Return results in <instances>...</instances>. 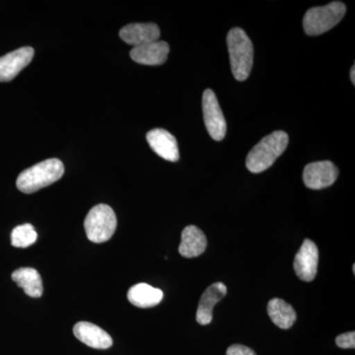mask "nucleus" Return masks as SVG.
<instances>
[{"instance_id": "obj_8", "label": "nucleus", "mask_w": 355, "mask_h": 355, "mask_svg": "<svg viewBox=\"0 0 355 355\" xmlns=\"http://www.w3.org/2000/svg\"><path fill=\"white\" fill-rule=\"evenodd\" d=\"M319 251L314 242L304 240L302 246L294 259V270L299 279L310 282L317 275Z\"/></svg>"}, {"instance_id": "obj_11", "label": "nucleus", "mask_w": 355, "mask_h": 355, "mask_svg": "<svg viewBox=\"0 0 355 355\" xmlns=\"http://www.w3.org/2000/svg\"><path fill=\"white\" fill-rule=\"evenodd\" d=\"M120 37L123 42L135 48L158 41L160 29L154 23H133L121 30Z\"/></svg>"}, {"instance_id": "obj_12", "label": "nucleus", "mask_w": 355, "mask_h": 355, "mask_svg": "<svg viewBox=\"0 0 355 355\" xmlns=\"http://www.w3.org/2000/svg\"><path fill=\"white\" fill-rule=\"evenodd\" d=\"M169 44L163 41L135 46L130 51L133 62L140 64L160 65L164 64L169 55Z\"/></svg>"}, {"instance_id": "obj_2", "label": "nucleus", "mask_w": 355, "mask_h": 355, "mask_svg": "<svg viewBox=\"0 0 355 355\" xmlns=\"http://www.w3.org/2000/svg\"><path fill=\"white\" fill-rule=\"evenodd\" d=\"M227 46L233 76L238 81L246 80L254 62L251 39L241 28H233L227 35Z\"/></svg>"}, {"instance_id": "obj_10", "label": "nucleus", "mask_w": 355, "mask_h": 355, "mask_svg": "<svg viewBox=\"0 0 355 355\" xmlns=\"http://www.w3.org/2000/svg\"><path fill=\"white\" fill-rule=\"evenodd\" d=\"M146 139L151 149L160 157L170 162H177L179 160L177 139L168 130L155 128L147 133Z\"/></svg>"}, {"instance_id": "obj_9", "label": "nucleus", "mask_w": 355, "mask_h": 355, "mask_svg": "<svg viewBox=\"0 0 355 355\" xmlns=\"http://www.w3.org/2000/svg\"><path fill=\"white\" fill-rule=\"evenodd\" d=\"M34 49L23 46L0 58V83H8L31 62L34 58Z\"/></svg>"}, {"instance_id": "obj_18", "label": "nucleus", "mask_w": 355, "mask_h": 355, "mask_svg": "<svg viewBox=\"0 0 355 355\" xmlns=\"http://www.w3.org/2000/svg\"><path fill=\"white\" fill-rule=\"evenodd\" d=\"M268 314L273 323L284 330L291 328L297 319L293 307L279 298L272 299L268 302Z\"/></svg>"}, {"instance_id": "obj_21", "label": "nucleus", "mask_w": 355, "mask_h": 355, "mask_svg": "<svg viewBox=\"0 0 355 355\" xmlns=\"http://www.w3.org/2000/svg\"><path fill=\"white\" fill-rule=\"evenodd\" d=\"M226 355H257L253 349L242 345H233L228 347Z\"/></svg>"}, {"instance_id": "obj_7", "label": "nucleus", "mask_w": 355, "mask_h": 355, "mask_svg": "<svg viewBox=\"0 0 355 355\" xmlns=\"http://www.w3.org/2000/svg\"><path fill=\"white\" fill-rule=\"evenodd\" d=\"M338 176V168L333 162L318 161L306 166L303 171V182L307 188L322 190L335 183Z\"/></svg>"}, {"instance_id": "obj_22", "label": "nucleus", "mask_w": 355, "mask_h": 355, "mask_svg": "<svg viewBox=\"0 0 355 355\" xmlns=\"http://www.w3.org/2000/svg\"><path fill=\"white\" fill-rule=\"evenodd\" d=\"M350 79H352V83L354 85L355 84V65L352 67V70H350Z\"/></svg>"}, {"instance_id": "obj_17", "label": "nucleus", "mask_w": 355, "mask_h": 355, "mask_svg": "<svg viewBox=\"0 0 355 355\" xmlns=\"http://www.w3.org/2000/svg\"><path fill=\"white\" fill-rule=\"evenodd\" d=\"M162 291L146 284H139L130 287L128 299L132 305L139 308H151L158 305L163 299Z\"/></svg>"}, {"instance_id": "obj_1", "label": "nucleus", "mask_w": 355, "mask_h": 355, "mask_svg": "<svg viewBox=\"0 0 355 355\" xmlns=\"http://www.w3.org/2000/svg\"><path fill=\"white\" fill-rule=\"evenodd\" d=\"M288 142V135L282 130H277L266 135L248 154L246 159L248 170L256 174L268 170L286 151Z\"/></svg>"}, {"instance_id": "obj_20", "label": "nucleus", "mask_w": 355, "mask_h": 355, "mask_svg": "<svg viewBox=\"0 0 355 355\" xmlns=\"http://www.w3.org/2000/svg\"><path fill=\"white\" fill-rule=\"evenodd\" d=\"M336 343L340 349H354L355 347V333L349 331V333L343 334L336 338Z\"/></svg>"}, {"instance_id": "obj_4", "label": "nucleus", "mask_w": 355, "mask_h": 355, "mask_svg": "<svg viewBox=\"0 0 355 355\" xmlns=\"http://www.w3.org/2000/svg\"><path fill=\"white\" fill-rule=\"evenodd\" d=\"M347 6L343 2L334 1L324 6L313 7L303 18L306 34L318 36L330 31L345 17Z\"/></svg>"}, {"instance_id": "obj_5", "label": "nucleus", "mask_w": 355, "mask_h": 355, "mask_svg": "<svg viewBox=\"0 0 355 355\" xmlns=\"http://www.w3.org/2000/svg\"><path fill=\"white\" fill-rule=\"evenodd\" d=\"M86 236L91 242L104 243L113 237L116 228V216L112 207L98 205L88 212L84 221Z\"/></svg>"}, {"instance_id": "obj_13", "label": "nucleus", "mask_w": 355, "mask_h": 355, "mask_svg": "<svg viewBox=\"0 0 355 355\" xmlns=\"http://www.w3.org/2000/svg\"><path fill=\"white\" fill-rule=\"evenodd\" d=\"M227 294V287L222 282H216L203 292L197 311V322L202 326L211 323L214 308Z\"/></svg>"}, {"instance_id": "obj_14", "label": "nucleus", "mask_w": 355, "mask_h": 355, "mask_svg": "<svg viewBox=\"0 0 355 355\" xmlns=\"http://www.w3.org/2000/svg\"><path fill=\"white\" fill-rule=\"evenodd\" d=\"M74 336L88 347L107 349L113 345V340L107 331L88 322H79L73 328Z\"/></svg>"}, {"instance_id": "obj_6", "label": "nucleus", "mask_w": 355, "mask_h": 355, "mask_svg": "<svg viewBox=\"0 0 355 355\" xmlns=\"http://www.w3.org/2000/svg\"><path fill=\"white\" fill-rule=\"evenodd\" d=\"M202 111L205 127L210 137L217 141H220L225 137L227 125L216 93L211 89H207L203 92Z\"/></svg>"}, {"instance_id": "obj_15", "label": "nucleus", "mask_w": 355, "mask_h": 355, "mask_svg": "<svg viewBox=\"0 0 355 355\" xmlns=\"http://www.w3.org/2000/svg\"><path fill=\"white\" fill-rule=\"evenodd\" d=\"M207 240L205 233L197 226H187L182 232V241L179 252L184 258H197L205 253Z\"/></svg>"}, {"instance_id": "obj_16", "label": "nucleus", "mask_w": 355, "mask_h": 355, "mask_svg": "<svg viewBox=\"0 0 355 355\" xmlns=\"http://www.w3.org/2000/svg\"><path fill=\"white\" fill-rule=\"evenodd\" d=\"M12 279L30 297L39 298L43 295V282L38 270L35 268H18L13 272Z\"/></svg>"}, {"instance_id": "obj_19", "label": "nucleus", "mask_w": 355, "mask_h": 355, "mask_svg": "<svg viewBox=\"0 0 355 355\" xmlns=\"http://www.w3.org/2000/svg\"><path fill=\"white\" fill-rule=\"evenodd\" d=\"M38 234L31 224H23L13 229L11 244L16 248H28L37 241Z\"/></svg>"}, {"instance_id": "obj_3", "label": "nucleus", "mask_w": 355, "mask_h": 355, "mask_svg": "<svg viewBox=\"0 0 355 355\" xmlns=\"http://www.w3.org/2000/svg\"><path fill=\"white\" fill-rule=\"evenodd\" d=\"M64 173L62 161L53 158L40 162L24 170L17 178L18 190L24 193H32L55 183Z\"/></svg>"}]
</instances>
